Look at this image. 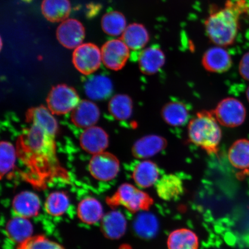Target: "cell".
Segmentation results:
<instances>
[{
    "mask_svg": "<svg viewBox=\"0 0 249 249\" xmlns=\"http://www.w3.org/2000/svg\"><path fill=\"white\" fill-rule=\"evenodd\" d=\"M120 164L116 156L108 153L94 155L89 163V170L91 176L101 181H110L120 172Z\"/></svg>",
    "mask_w": 249,
    "mask_h": 249,
    "instance_id": "ba28073f",
    "label": "cell"
},
{
    "mask_svg": "<svg viewBox=\"0 0 249 249\" xmlns=\"http://www.w3.org/2000/svg\"><path fill=\"white\" fill-rule=\"evenodd\" d=\"M161 117L165 123L171 126H182L188 122L189 110L181 102H169L161 109Z\"/></svg>",
    "mask_w": 249,
    "mask_h": 249,
    "instance_id": "7402d4cb",
    "label": "cell"
},
{
    "mask_svg": "<svg viewBox=\"0 0 249 249\" xmlns=\"http://www.w3.org/2000/svg\"><path fill=\"white\" fill-rule=\"evenodd\" d=\"M102 62L108 69L119 71L125 65L130 55L128 47L122 39H111L102 48Z\"/></svg>",
    "mask_w": 249,
    "mask_h": 249,
    "instance_id": "9c48e42d",
    "label": "cell"
},
{
    "mask_svg": "<svg viewBox=\"0 0 249 249\" xmlns=\"http://www.w3.org/2000/svg\"><path fill=\"white\" fill-rule=\"evenodd\" d=\"M202 64L208 71L221 73L230 70L232 65V60L229 52L223 46L216 45L205 53Z\"/></svg>",
    "mask_w": 249,
    "mask_h": 249,
    "instance_id": "7c38bea8",
    "label": "cell"
},
{
    "mask_svg": "<svg viewBox=\"0 0 249 249\" xmlns=\"http://www.w3.org/2000/svg\"><path fill=\"white\" fill-rule=\"evenodd\" d=\"M17 249H65L57 242L50 240L44 236H32L21 244Z\"/></svg>",
    "mask_w": 249,
    "mask_h": 249,
    "instance_id": "836d02e7",
    "label": "cell"
},
{
    "mask_svg": "<svg viewBox=\"0 0 249 249\" xmlns=\"http://www.w3.org/2000/svg\"><path fill=\"white\" fill-rule=\"evenodd\" d=\"M125 217L118 211L109 212L101 220V231L106 237L116 240L122 237L126 231Z\"/></svg>",
    "mask_w": 249,
    "mask_h": 249,
    "instance_id": "e0dca14e",
    "label": "cell"
},
{
    "mask_svg": "<svg viewBox=\"0 0 249 249\" xmlns=\"http://www.w3.org/2000/svg\"><path fill=\"white\" fill-rule=\"evenodd\" d=\"M101 113L98 106L91 100L80 101L71 112V121L81 128H89L95 126L100 118Z\"/></svg>",
    "mask_w": 249,
    "mask_h": 249,
    "instance_id": "4fadbf2b",
    "label": "cell"
},
{
    "mask_svg": "<svg viewBox=\"0 0 249 249\" xmlns=\"http://www.w3.org/2000/svg\"><path fill=\"white\" fill-rule=\"evenodd\" d=\"M188 129L189 139L193 144L208 154L217 153L222 134L213 112H198L190 121Z\"/></svg>",
    "mask_w": 249,
    "mask_h": 249,
    "instance_id": "3957f363",
    "label": "cell"
},
{
    "mask_svg": "<svg viewBox=\"0 0 249 249\" xmlns=\"http://www.w3.org/2000/svg\"><path fill=\"white\" fill-rule=\"evenodd\" d=\"M107 201L111 207L123 206L133 213L148 211L154 202L147 193L127 183L121 185Z\"/></svg>",
    "mask_w": 249,
    "mask_h": 249,
    "instance_id": "277c9868",
    "label": "cell"
},
{
    "mask_svg": "<svg viewBox=\"0 0 249 249\" xmlns=\"http://www.w3.org/2000/svg\"><path fill=\"white\" fill-rule=\"evenodd\" d=\"M229 160L236 169H249V140L239 139L233 143L229 151Z\"/></svg>",
    "mask_w": 249,
    "mask_h": 249,
    "instance_id": "83f0119b",
    "label": "cell"
},
{
    "mask_svg": "<svg viewBox=\"0 0 249 249\" xmlns=\"http://www.w3.org/2000/svg\"><path fill=\"white\" fill-rule=\"evenodd\" d=\"M166 58L164 53L157 47H149L141 52L139 57L140 71L147 75H152L164 66Z\"/></svg>",
    "mask_w": 249,
    "mask_h": 249,
    "instance_id": "d6986e66",
    "label": "cell"
},
{
    "mask_svg": "<svg viewBox=\"0 0 249 249\" xmlns=\"http://www.w3.org/2000/svg\"><path fill=\"white\" fill-rule=\"evenodd\" d=\"M40 201L33 192L25 191L15 196L12 202V210L15 216L29 219L38 215Z\"/></svg>",
    "mask_w": 249,
    "mask_h": 249,
    "instance_id": "5bb4252c",
    "label": "cell"
},
{
    "mask_svg": "<svg viewBox=\"0 0 249 249\" xmlns=\"http://www.w3.org/2000/svg\"><path fill=\"white\" fill-rule=\"evenodd\" d=\"M133 107L132 99L125 94L114 96L108 104L109 112L118 121L129 120L132 115Z\"/></svg>",
    "mask_w": 249,
    "mask_h": 249,
    "instance_id": "f1b7e54d",
    "label": "cell"
},
{
    "mask_svg": "<svg viewBox=\"0 0 249 249\" xmlns=\"http://www.w3.org/2000/svg\"><path fill=\"white\" fill-rule=\"evenodd\" d=\"M57 132L30 124L18 137V157L23 166V178L39 189H44L56 179L67 180L69 177L56 154Z\"/></svg>",
    "mask_w": 249,
    "mask_h": 249,
    "instance_id": "6da1fadb",
    "label": "cell"
},
{
    "mask_svg": "<svg viewBox=\"0 0 249 249\" xmlns=\"http://www.w3.org/2000/svg\"><path fill=\"white\" fill-rule=\"evenodd\" d=\"M48 108L38 107L31 108L27 114V120L30 124H35L49 129L57 131V120Z\"/></svg>",
    "mask_w": 249,
    "mask_h": 249,
    "instance_id": "f546056e",
    "label": "cell"
},
{
    "mask_svg": "<svg viewBox=\"0 0 249 249\" xmlns=\"http://www.w3.org/2000/svg\"><path fill=\"white\" fill-rule=\"evenodd\" d=\"M84 87L86 95L92 101L105 100L110 97L113 91L111 80L103 74L89 78Z\"/></svg>",
    "mask_w": 249,
    "mask_h": 249,
    "instance_id": "2e32d148",
    "label": "cell"
},
{
    "mask_svg": "<svg viewBox=\"0 0 249 249\" xmlns=\"http://www.w3.org/2000/svg\"><path fill=\"white\" fill-rule=\"evenodd\" d=\"M6 231L11 240L19 245L32 236L33 226L29 219L15 216L7 223Z\"/></svg>",
    "mask_w": 249,
    "mask_h": 249,
    "instance_id": "d4e9b609",
    "label": "cell"
},
{
    "mask_svg": "<svg viewBox=\"0 0 249 249\" xmlns=\"http://www.w3.org/2000/svg\"><path fill=\"white\" fill-rule=\"evenodd\" d=\"M129 49L140 51L147 45L149 35L148 30L143 25L132 23L126 27L121 38Z\"/></svg>",
    "mask_w": 249,
    "mask_h": 249,
    "instance_id": "cb8c5ba5",
    "label": "cell"
},
{
    "mask_svg": "<svg viewBox=\"0 0 249 249\" xmlns=\"http://www.w3.org/2000/svg\"><path fill=\"white\" fill-rule=\"evenodd\" d=\"M70 200L64 192H54L47 197L44 208L47 213L52 216H60L67 211L70 206Z\"/></svg>",
    "mask_w": 249,
    "mask_h": 249,
    "instance_id": "1f68e13d",
    "label": "cell"
},
{
    "mask_svg": "<svg viewBox=\"0 0 249 249\" xmlns=\"http://www.w3.org/2000/svg\"><path fill=\"white\" fill-rule=\"evenodd\" d=\"M79 95L72 87L60 85L53 88L47 98L48 108L53 114L72 112L80 103Z\"/></svg>",
    "mask_w": 249,
    "mask_h": 249,
    "instance_id": "5b68a950",
    "label": "cell"
},
{
    "mask_svg": "<svg viewBox=\"0 0 249 249\" xmlns=\"http://www.w3.org/2000/svg\"><path fill=\"white\" fill-rule=\"evenodd\" d=\"M133 229L140 238L150 239L157 235L159 222L154 214L144 211L138 214L133 222Z\"/></svg>",
    "mask_w": 249,
    "mask_h": 249,
    "instance_id": "484cf974",
    "label": "cell"
},
{
    "mask_svg": "<svg viewBox=\"0 0 249 249\" xmlns=\"http://www.w3.org/2000/svg\"><path fill=\"white\" fill-rule=\"evenodd\" d=\"M247 10L245 0H231L213 12L205 22L208 36L216 45L232 44L237 36L241 16Z\"/></svg>",
    "mask_w": 249,
    "mask_h": 249,
    "instance_id": "7a4b0ae2",
    "label": "cell"
},
{
    "mask_svg": "<svg viewBox=\"0 0 249 249\" xmlns=\"http://www.w3.org/2000/svg\"><path fill=\"white\" fill-rule=\"evenodd\" d=\"M213 113L218 123L228 127L241 125L247 116L244 105L233 98L223 99L217 105Z\"/></svg>",
    "mask_w": 249,
    "mask_h": 249,
    "instance_id": "8992f818",
    "label": "cell"
},
{
    "mask_svg": "<svg viewBox=\"0 0 249 249\" xmlns=\"http://www.w3.org/2000/svg\"><path fill=\"white\" fill-rule=\"evenodd\" d=\"M18 157L17 148L11 142H2L0 144L1 177L7 175L14 169Z\"/></svg>",
    "mask_w": 249,
    "mask_h": 249,
    "instance_id": "d6a6232c",
    "label": "cell"
},
{
    "mask_svg": "<svg viewBox=\"0 0 249 249\" xmlns=\"http://www.w3.org/2000/svg\"><path fill=\"white\" fill-rule=\"evenodd\" d=\"M247 98L248 99V101L249 102V86L248 89L247 91Z\"/></svg>",
    "mask_w": 249,
    "mask_h": 249,
    "instance_id": "d590c367",
    "label": "cell"
},
{
    "mask_svg": "<svg viewBox=\"0 0 249 249\" xmlns=\"http://www.w3.org/2000/svg\"><path fill=\"white\" fill-rule=\"evenodd\" d=\"M160 171L153 161H140L134 168L132 177L136 184L141 188H148L160 179Z\"/></svg>",
    "mask_w": 249,
    "mask_h": 249,
    "instance_id": "ffe728a7",
    "label": "cell"
},
{
    "mask_svg": "<svg viewBox=\"0 0 249 249\" xmlns=\"http://www.w3.org/2000/svg\"><path fill=\"white\" fill-rule=\"evenodd\" d=\"M198 236L189 229L174 230L167 239L169 249H198Z\"/></svg>",
    "mask_w": 249,
    "mask_h": 249,
    "instance_id": "4316f807",
    "label": "cell"
},
{
    "mask_svg": "<svg viewBox=\"0 0 249 249\" xmlns=\"http://www.w3.org/2000/svg\"><path fill=\"white\" fill-rule=\"evenodd\" d=\"M167 140L160 136L149 135L140 139L134 144L132 154L136 158L147 159L154 157L166 148Z\"/></svg>",
    "mask_w": 249,
    "mask_h": 249,
    "instance_id": "9a60e30c",
    "label": "cell"
},
{
    "mask_svg": "<svg viewBox=\"0 0 249 249\" xmlns=\"http://www.w3.org/2000/svg\"><path fill=\"white\" fill-rule=\"evenodd\" d=\"M77 213L79 219L87 225H94L100 222L104 216L101 202L93 197L81 201L78 205Z\"/></svg>",
    "mask_w": 249,
    "mask_h": 249,
    "instance_id": "44dd1931",
    "label": "cell"
},
{
    "mask_svg": "<svg viewBox=\"0 0 249 249\" xmlns=\"http://www.w3.org/2000/svg\"><path fill=\"white\" fill-rule=\"evenodd\" d=\"M57 38L65 48L72 49L82 45L86 32L83 24L73 18L62 21L57 30Z\"/></svg>",
    "mask_w": 249,
    "mask_h": 249,
    "instance_id": "30bf717a",
    "label": "cell"
},
{
    "mask_svg": "<svg viewBox=\"0 0 249 249\" xmlns=\"http://www.w3.org/2000/svg\"><path fill=\"white\" fill-rule=\"evenodd\" d=\"M124 16L118 11H111L106 14L102 18V28L109 36H122L127 27Z\"/></svg>",
    "mask_w": 249,
    "mask_h": 249,
    "instance_id": "4dcf8cb0",
    "label": "cell"
},
{
    "mask_svg": "<svg viewBox=\"0 0 249 249\" xmlns=\"http://www.w3.org/2000/svg\"><path fill=\"white\" fill-rule=\"evenodd\" d=\"M42 12L47 20L60 22L67 20L71 12L70 0H43Z\"/></svg>",
    "mask_w": 249,
    "mask_h": 249,
    "instance_id": "603a6c76",
    "label": "cell"
},
{
    "mask_svg": "<svg viewBox=\"0 0 249 249\" xmlns=\"http://www.w3.org/2000/svg\"><path fill=\"white\" fill-rule=\"evenodd\" d=\"M157 194L164 201L176 200L183 194V182L176 174H166L161 177L155 184Z\"/></svg>",
    "mask_w": 249,
    "mask_h": 249,
    "instance_id": "ac0fdd59",
    "label": "cell"
},
{
    "mask_svg": "<svg viewBox=\"0 0 249 249\" xmlns=\"http://www.w3.org/2000/svg\"><path fill=\"white\" fill-rule=\"evenodd\" d=\"M239 72L245 80L249 81V52L245 54L239 63Z\"/></svg>",
    "mask_w": 249,
    "mask_h": 249,
    "instance_id": "e575fe53",
    "label": "cell"
},
{
    "mask_svg": "<svg viewBox=\"0 0 249 249\" xmlns=\"http://www.w3.org/2000/svg\"><path fill=\"white\" fill-rule=\"evenodd\" d=\"M72 61L74 67L81 73L89 75L95 72L101 67L102 52L93 43L82 44L74 50Z\"/></svg>",
    "mask_w": 249,
    "mask_h": 249,
    "instance_id": "52a82bcc",
    "label": "cell"
},
{
    "mask_svg": "<svg viewBox=\"0 0 249 249\" xmlns=\"http://www.w3.org/2000/svg\"><path fill=\"white\" fill-rule=\"evenodd\" d=\"M81 147L93 155L102 153L108 145V136L101 127L93 126L84 130L80 138Z\"/></svg>",
    "mask_w": 249,
    "mask_h": 249,
    "instance_id": "8fae6325",
    "label": "cell"
}]
</instances>
